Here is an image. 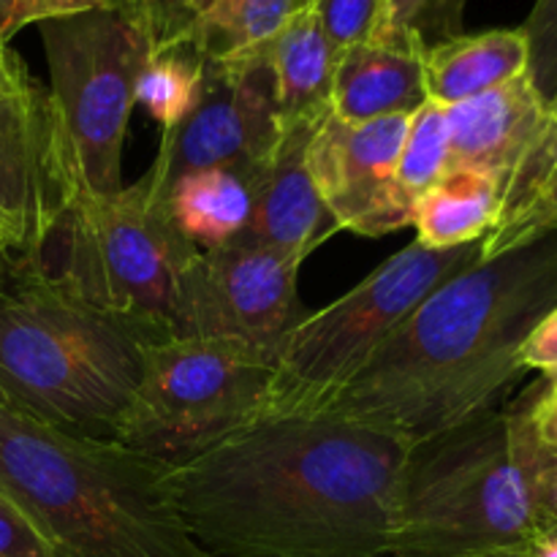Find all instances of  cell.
Here are the masks:
<instances>
[{
  "label": "cell",
  "mask_w": 557,
  "mask_h": 557,
  "mask_svg": "<svg viewBox=\"0 0 557 557\" xmlns=\"http://www.w3.org/2000/svg\"><path fill=\"white\" fill-rule=\"evenodd\" d=\"M549 228H557V161L544 174L536 190L511 215H506L495 226V232L484 239L482 259L504 253V250L515 248V245L525 243V239L536 237V234L549 232Z\"/></svg>",
  "instance_id": "25"
},
{
  "label": "cell",
  "mask_w": 557,
  "mask_h": 557,
  "mask_svg": "<svg viewBox=\"0 0 557 557\" xmlns=\"http://www.w3.org/2000/svg\"><path fill=\"white\" fill-rule=\"evenodd\" d=\"M324 120L283 125L281 139L264 163L250 174V221L239 237L308 259L341 228L332 221L308 172V145Z\"/></svg>",
  "instance_id": "15"
},
{
  "label": "cell",
  "mask_w": 557,
  "mask_h": 557,
  "mask_svg": "<svg viewBox=\"0 0 557 557\" xmlns=\"http://www.w3.org/2000/svg\"><path fill=\"white\" fill-rule=\"evenodd\" d=\"M14 20H16V0H0V41L9 44L14 36Z\"/></svg>",
  "instance_id": "35"
},
{
  "label": "cell",
  "mask_w": 557,
  "mask_h": 557,
  "mask_svg": "<svg viewBox=\"0 0 557 557\" xmlns=\"http://www.w3.org/2000/svg\"><path fill=\"white\" fill-rule=\"evenodd\" d=\"M302 0H212L185 36L210 60L234 58L270 41Z\"/></svg>",
  "instance_id": "22"
},
{
  "label": "cell",
  "mask_w": 557,
  "mask_h": 557,
  "mask_svg": "<svg viewBox=\"0 0 557 557\" xmlns=\"http://www.w3.org/2000/svg\"><path fill=\"white\" fill-rule=\"evenodd\" d=\"M310 3L337 54L351 44L373 36L386 9V0H310Z\"/></svg>",
  "instance_id": "27"
},
{
  "label": "cell",
  "mask_w": 557,
  "mask_h": 557,
  "mask_svg": "<svg viewBox=\"0 0 557 557\" xmlns=\"http://www.w3.org/2000/svg\"><path fill=\"white\" fill-rule=\"evenodd\" d=\"M47 52V174L52 218L123 194L136 82L156 49L147 3L38 22ZM49 218V221H52Z\"/></svg>",
  "instance_id": "6"
},
{
  "label": "cell",
  "mask_w": 557,
  "mask_h": 557,
  "mask_svg": "<svg viewBox=\"0 0 557 557\" xmlns=\"http://www.w3.org/2000/svg\"><path fill=\"white\" fill-rule=\"evenodd\" d=\"M52 218L47 174V90L0 41V239L27 253Z\"/></svg>",
  "instance_id": "14"
},
{
  "label": "cell",
  "mask_w": 557,
  "mask_h": 557,
  "mask_svg": "<svg viewBox=\"0 0 557 557\" xmlns=\"http://www.w3.org/2000/svg\"><path fill=\"white\" fill-rule=\"evenodd\" d=\"M281 131L277 85L264 47L207 58L199 101L177 128L163 131L156 161L141 177L161 205L172 183L201 169H232L250 180L275 150Z\"/></svg>",
  "instance_id": "10"
},
{
  "label": "cell",
  "mask_w": 557,
  "mask_h": 557,
  "mask_svg": "<svg viewBox=\"0 0 557 557\" xmlns=\"http://www.w3.org/2000/svg\"><path fill=\"white\" fill-rule=\"evenodd\" d=\"M528 555L531 557H557V520H553L547 528H544L542 536L531 544Z\"/></svg>",
  "instance_id": "34"
},
{
  "label": "cell",
  "mask_w": 557,
  "mask_h": 557,
  "mask_svg": "<svg viewBox=\"0 0 557 557\" xmlns=\"http://www.w3.org/2000/svg\"><path fill=\"white\" fill-rule=\"evenodd\" d=\"M547 120H549V134H547V145H544V174H547L549 169H553V163L557 161V92L547 107Z\"/></svg>",
  "instance_id": "33"
},
{
  "label": "cell",
  "mask_w": 557,
  "mask_h": 557,
  "mask_svg": "<svg viewBox=\"0 0 557 557\" xmlns=\"http://www.w3.org/2000/svg\"><path fill=\"white\" fill-rule=\"evenodd\" d=\"M14 256H16V253L9 248V245L0 243V275H3V272L9 270V264H11V261H14Z\"/></svg>",
  "instance_id": "38"
},
{
  "label": "cell",
  "mask_w": 557,
  "mask_h": 557,
  "mask_svg": "<svg viewBox=\"0 0 557 557\" xmlns=\"http://www.w3.org/2000/svg\"><path fill=\"white\" fill-rule=\"evenodd\" d=\"M212 5V0H188V14H190V22L196 20V16H201L205 14L207 9H210ZM190 27V25H188Z\"/></svg>",
  "instance_id": "37"
},
{
  "label": "cell",
  "mask_w": 557,
  "mask_h": 557,
  "mask_svg": "<svg viewBox=\"0 0 557 557\" xmlns=\"http://www.w3.org/2000/svg\"><path fill=\"white\" fill-rule=\"evenodd\" d=\"M145 3H147V9H150V5H152V3H156V0H145Z\"/></svg>",
  "instance_id": "41"
},
{
  "label": "cell",
  "mask_w": 557,
  "mask_h": 557,
  "mask_svg": "<svg viewBox=\"0 0 557 557\" xmlns=\"http://www.w3.org/2000/svg\"><path fill=\"white\" fill-rule=\"evenodd\" d=\"M531 400L484 411L408 449L389 557L531 549L557 520L544 479L549 451L533 430Z\"/></svg>",
  "instance_id": "4"
},
{
  "label": "cell",
  "mask_w": 557,
  "mask_h": 557,
  "mask_svg": "<svg viewBox=\"0 0 557 557\" xmlns=\"http://www.w3.org/2000/svg\"><path fill=\"white\" fill-rule=\"evenodd\" d=\"M27 5H30V0H16V20H14V33L22 30V14L27 11Z\"/></svg>",
  "instance_id": "39"
},
{
  "label": "cell",
  "mask_w": 557,
  "mask_h": 557,
  "mask_svg": "<svg viewBox=\"0 0 557 557\" xmlns=\"http://www.w3.org/2000/svg\"><path fill=\"white\" fill-rule=\"evenodd\" d=\"M261 47L275 74L283 125L324 120L332 114V74L337 52L310 0H302L286 25Z\"/></svg>",
  "instance_id": "17"
},
{
  "label": "cell",
  "mask_w": 557,
  "mask_h": 557,
  "mask_svg": "<svg viewBox=\"0 0 557 557\" xmlns=\"http://www.w3.org/2000/svg\"><path fill=\"white\" fill-rule=\"evenodd\" d=\"M131 3H145V0H30L27 11L22 14V27L38 25L44 20H54V16L85 14V11L98 9H120V5Z\"/></svg>",
  "instance_id": "30"
},
{
  "label": "cell",
  "mask_w": 557,
  "mask_h": 557,
  "mask_svg": "<svg viewBox=\"0 0 557 557\" xmlns=\"http://www.w3.org/2000/svg\"><path fill=\"white\" fill-rule=\"evenodd\" d=\"M302 259L237 237L196 250L180 288L172 337L239 341L275 357L277 343L305 319L297 299Z\"/></svg>",
  "instance_id": "11"
},
{
  "label": "cell",
  "mask_w": 557,
  "mask_h": 557,
  "mask_svg": "<svg viewBox=\"0 0 557 557\" xmlns=\"http://www.w3.org/2000/svg\"><path fill=\"white\" fill-rule=\"evenodd\" d=\"M411 114L346 123L326 114L308 145V172L341 232L379 239L413 226L395 196V169Z\"/></svg>",
  "instance_id": "12"
},
{
  "label": "cell",
  "mask_w": 557,
  "mask_h": 557,
  "mask_svg": "<svg viewBox=\"0 0 557 557\" xmlns=\"http://www.w3.org/2000/svg\"><path fill=\"white\" fill-rule=\"evenodd\" d=\"M482 253L484 239L457 248H428L413 239L351 292L305 315L277 343L270 389L256 419L330 408L386 337Z\"/></svg>",
  "instance_id": "8"
},
{
  "label": "cell",
  "mask_w": 557,
  "mask_h": 557,
  "mask_svg": "<svg viewBox=\"0 0 557 557\" xmlns=\"http://www.w3.org/2000/svg\"><path fill=\"white\" fill-rule=\"evenodd\" d=\"M547 498H549V506H553V511L557 515V455H549V462H547Z\"/></svg>",
  "instance_id": "36"
},
{
  "label": "cell",
  "mask_w": 557,
  "mask_h": 557,
  "mask_svg": "<svg viewBox=\"0 0 557 557\" xmlns=\"http://www.w3.org/2000/svg\"><path fill=\"white\" fill-rule=\"evenodd\" d=\"M205 60L185 33L156 44L136 82V107L145 109L163 131L177 128L199 101Z\"/></svg>",
  "instance_id": "21"
},
{
  "label": "cell",
  "mask_w": 557,
  "mask_h": 557,
  "mask_svg": "<svg viewBox=\"0 0 557 557\" xmlns=\"http://www.w3.org/2000/svg\"><path fill=\"white\" fill-rule=\"evenodd\" d=\"M270 381L272 357L239 341H156L112 438L163 466H180L256 419Z\"/></svg>",
  "instance_id": "9"
},
{
  "label": "cell",
  "mask_w": 557,
  "mask_h": 557,
  "mask_svg": "<svg viewBox=\"0 0 557 557\" xmlns=\"http://www.w3.org/2000/svg\"><path fill=\"white\" fill-rule=\"evenodd\" d=\"M169 466L71 433L0 395V493L52 557H210L166 493Z\"/></svg>",
  "instance_id": "3"
},
{
  "label": "cell",
  "mask_w": 557,
  "mask_h": 557,
  "mask_svg": "<svg viewBox=\"0 0 557 557\" xmlns=\"http://www.w3.org/2000/svg\"><path fill=\"white\" fill-rule=\"evenodd\" d=\"M528 71V38L522 27L457 36L424 49V85L438 107L495 90Z\"/></svg>",
  "instance_id": "18"
},
{
  "label": "cell",
  "mask_w": 557,
  "mask_h": 557,
  "mask_svg": "<svg viewBox=\"0 0 557 557\" xmlns=\"http://www.w3.org/2000/svg\"><path fill=\"white\" fill-rule=\"evenodd\" d=\"M196 248L174 228L166 205L145 177L112 201L65 207L20 256L60 292L131 321L156 337H172L180 288Z\"/></svg>",
  "instance_id": "7"
},
{
  "label": "cell",
  "mask_w": 557,
  "mask_h": 557,
  "mask_svg": "<svg viewBox=\"0 0 557 557\" xmlns=\"http://www.w3.org/2000/svg\"><path fill=\"white\" fill-rule=\"evenodd\" d=\"M449 117V169H476L506 190L504 218L511 215L544 177L547 103L531 76L482 92L446 109ZM500 218V221H504Z\"/></svg>",
  "instance_id": "13"
},
{
  "label": "cell",
  "mask_w": 557,
  "mask_h": 557,
  "mask_svg": "<svg viewBox=\"0 0 557 557\" xmlns=\"http://www.w3.org/2000/svg\"><path fill=\"white\" fill-rule=\"evenodd\" d=\"M408 449L343 413L259 417L163 484L210 557H389Z\"/></svg>",
  "instance_id": "1"
},
{
  "label": "cell",
  "mask_w": 557,
  "mask_h": 557,
  "mask_svg": "<svg viewBox=\"0 0 557 557\" xmlns=\"http://www.w3.org/2000/svg\"><path fill=\"white\" fill-rule=\"evenodd\" d=\"M468 0H386L384 20L375 33L411 36L424 49L462 36Z\"/></svg>",
  "instance_id": "24"
},
{
  "label": "cell",
  "mask_w": 557,
  "mask_h": 557,
  "mask_svg": "<svg viewBox=\"0 0 557 557\" xmlns=\"http://www.w3.org/2000/svg\"><path fill=\"white\" fill-rule=\"evenodd\" d=\"M531 422L549 455H557V384H547L531 400Z\"/></svg>",
  "instance_id": "31"
},
{
  "label": "cell",
  "mask_w": 557,
  "mask_h": 557,
  "mask_svg": "<svg viewBox=\"0 0 557 557\" xmlns=\"http://www.w3.org/2000/svg\"><path fill=\"white\" fill-rule=\"evenodd\" d=\"M150 20L152 30H156V44L180 36L190 25L188 0H156L150 5Z\"/></svg>",
  "instance_id": "32"
},
{
  "label": "cell",
  "mask_w": 557,
  "mask_h": 557,
  "mask_svg": "<svg viewBox=\"0 0 557 557\" xmlns=\"http://www.w3.org/2000/svg\"><path fill=\"white\" fill-rule=\"evenodd\" d=\"M490 557H531L528 553H504V555H490Z\"/></svg>",
  "instance_id": "40"
},
{
  "label": "cell",
  "mask_w": 557,
  "mask_h": 557,
  "mask_svg": "<svg viewBox=\"0 0 557 557\" xmlns=\"http://www.w3.org/2000/svg\"><path fill=\"white\" fill-rule=\"evenodd\" d=\"M557 305V228L479 259L435 288L324 411L408 446L498 408L520 348Z\"/></svg>",
  "instance_id": "2"
},
{
  "label": "cell",
  "mask_w": 557,
  "mask_h": 557,
  "mask_svg": "<svg viewBox=\"0 0 557 557\" xmlns=\"http://www.w3.org/2000/svg\"><path fill=\"white\" fill-rule=\"evenodd\" d=\"M449 172V117L446 107L428 101L411 114L395 169V196L411 215L419 199Z\"/></svg>",
  "instance_id": "23"
},
{
  "label": "cell",
  "mask_w": 557,
  "mask_h": 557,
  "mask_svg": "<svg viewBox=\"0 0 557 557\" xmlns=\"http://www.w3.org/2000/svg\"><path fill=\"white\" fill-rule=\"evenodd\" d=\"M156 341L166 337L60 292L20 256L0 275V395L54 428L112 438Z\"/></svg>",
  "instance_id": "5"
},
{
  "label": "cell",
  "mask_w": 557,
  "mask_h": 557,
  "mask_svg": "<svg viewBox=\"0 0 557 557\" xmlns=\"http://www.w3.org/2000/svg\"><path fill=\"white\" fill-rule=\"evenodd\" d=\"M0 243H3V239H0ZM3 245H5V243H3Z\"/></svg>",
  "instance_id": "42"
},
{
  "label": "cell",
  "mask_w": 557,
  "mask_h": 557,
  "mask_svg": "<svg viewBox=\"0 0 557 557\" xmlns=\"http://www.w3.org/2000/svg\"><path fill=\"white\" fill-rule=\"evenodd\" d=\"M522 33L528 38V76L549 107L557 92V0H536Z\"/></svg>",
  "instance_id": "26"
},
{
  "label": "cell",
  "mask_w": 557,
  "mask_h": 557,
  "mask_svg": "<svg viewBox=\"0 0 557 557\" xmlns=\"http://www.w3.org/2000/svg\"><path fill=\"white\" fill-rule=\"evenodd\" d=\"M424 47L411 36L373 33L343 49L332 74V114L346 123L413 114L428 103Z\"/></svg>",
  "instance_id": "16"
},
{
  "label": "cell",
  "mask_w": 557,
  "mask_h": 557,
  "mask_svg": "<svg viewBox=\"0 0 557 557\" xmlns=\"http://www.w3.org/2000/svg\"><path fill=\"white\" fill-rule=\"evenodd\" d=\"M250 183L232 169H201L172 183L166 212L196 250L228 245L250 221Z\"/></svg>",
  "instance_id": "20"
},
{
  "label": "cell",
  "mask_w": 557,
  "mask_h": 557,
  "mask_svg": "<svg viewBox=\"0 0 557 557\" xmlns=\"http://www.w3.org/2000/svg\"><path fill=\"white\" fill-rule=\"evenodd\" d=\"M506 190L476 169H449L413 210L417 239L428 248L482 243L500 223Z\"/></svg>",
  "instance_id": "19"
},
{
  "label": "cell",
  "mask_w": 557,
  "mask_h": 557,
  "mask_svg": "<svg viewBox=\"0 0 557 557\" xmlns=\"http://www.w3.org/2000/svg\"><path fill=\"white\" fill-rule=\"evenodd\" d=\"M520 364L525 373L536 370L547 379V384H557V305L528 335L525 346L520 348Z\"/></svg>",
  "instance_id": "29"
},
{
  "label": "cell",
  "mask_w": 557,
  "mask_h": 557,
  "mask_svg": "<svg viewBox=\"0 0 557 557\" xmlns=\"http://www.w3.org/2000/svg\"><path fill=\"white\" fill-rule=\"evenodd\" d=\"M0 557H52L30 520L0 493Z\"/></svg>",
  "instance_id": "28"
}]
</instances>
